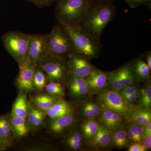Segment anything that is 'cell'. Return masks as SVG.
Returning a JSON list of instances; mask_svg holds the SVG:
<instances>
[{"label":"cell","instance_id":"21","mask_svg":"<svg viewBox=\"0 0 151 151\" xmlns=\"http://www.w3.org/2000/svg\"><path fill=\"white\" fill-rule=\"evenodd\" d=\"M61 98L63 97L47 93L40 94L32 97L31 102L39 109L46 113Z\"/></svg>","mask_w":151,"mask_h":151},{"label":"cell","instance_id":"33","mask_svg":"<svg viewBox=\"0 0 151 151\" xmlns=\"http://www.w3.org/2000/svg\"><path fill=\"white\" fill-rule=\"evenodd\" d=\"M125 1L132 9L144 5L151 8V0H125Z\"/></svg>","mask_w":151,"mask_h":151},{"label":"cell","instance_id":"32","mask_svg":"<svg viewBox=\"0 0 151 151\" xmlns=\"http://www.w3.org/2000/svg\"><path fill=\"white\" fill-rule=\"evenodd\" d=\"M125 126L137 137L141 143L144 137V127L131 122H127Z\"/></svg>","mask_w":151,"mask_h":151},{"label":"cell","instance_id":"5","mask_svg":"<svg viewBox=\"0 0 151 151\" xmlns=\"http://www.w3.org/2000/svg\"><path fill=\"white\" fill-rule=\"evenodd\" d=\"M63 26L72 39L76 52L85 55L90 60L99 56L103 48L100 40L95 39L79 26Z\"/></svg>","mask_w":151,"mask_h":151},{"label":"cell","instance_id":"4","mask_svg":"<svg viewBox=\"0 0 151 151\" xmlns=\"http://www.w3.org/2000/svg\"><path fill=\"white\" fill-rule=\"evenodd\" d=\"M30 35L20 32L11 31L2 37L5 48L17 63L19 68L29 63L28 45Z\"/></svg>","mask_w":151,"mask_h":151},{"label":"cell","instance_id":"22","mask_svg":"<svg viewBox=\"0 0 151 151\" xmlns=\"http://www.w3.org/2000/svg\"><path fill=\"white\" fill-rule=\"evenodd\" d=\"M29 106V103L28 101L26 95L22 92L19 94L14 103L12 114L26 119Z\"/></svg>","mask_w":151,"mask_h":151},{"label":"cell","instance_id":"35","mask_svg":"<svg viewBox=\"0 0 151 151\" xmlns=\"http://www.w3.org/2000/svg\"><path fill=\"white\" fill-rule=\"evenodd\" d=\"M139 88L138 84L127 86L121 89L120 91H119V92L122 95V97H124V96L133 94L135 91H137Z\"/></svg>","mask_w":151,"mask_h":151},{"label":"cell","instance_id":"29","mask_svg":"<svg viewBox=\"0 0 151 151\" xmlns=\"http://www.w3.org/2000/svg\"><path fill=\"white\" fill-rule=\"evenodd\" d=\"M46 76L43 70L39 66H37L34 73L33 83L34 89L42 92L47 84Z\"/></svg>","mask_w":151,"mask_h":151},{"label":"cell","instance_id":"27","mask_svg":"<svg viewBox=\"0 0 151 151\" xmlns=\"http://www.w3.org/2000/svg\"><path fill=\"white\" fill-rule=\"evenodd\" d=\"M143 88L140 89L137 101L139 109L150 110L151 108V84L150 79L146 81Z\"/></svg>","mask_w":151,"mask_h":151},{"label":"cell","instance_id":"10","mask_svg":"<svg viewBox=\"0 0 151 151\" xmlns=\"http://www.w3.org/2000/svg\"><path fill=\"white\" fill-rule=\"evenodd\" d=\"M67 62L70 72L85 79L96 68L88 57L77 52H74L68 58Z\"/></svg>","mask_w":151,"mask_h":151},{"label":"cell","instance_id":"31","mask_svg":"<svg viewBox=\"0 0 151 151\" xmlns=\"http://www.w3.org/2000/svg\"><path fill=\"white\" fill-rule=\"evenodd\" d=\"M44 89L47 93L58 97H63L65 96V89L62 84L55 81H48Z\"/></svg>","mask_w":151,"mask_h":151},{"label":"cell","instance_id":"36","mask_svg":"<svg viewBox=\"0 0 151 151\" xmlns=\"http://www.w3.org/2000/svg\"><path fill=\"white\" fill-rule=\"evenodd\" d=\"M39 8L45 7L51 5L56 0H25Z\"/></svg>","mask_w":151,"mask_h":151},{"label":"cell","instance_id":"40","mask_svg":"<svg viewBox=\"0 0 151 151\" xmlns=\"http://www.w3.org/2000/svg\"><path fill=\"white\" fill-rule=\"evenodd\" d=\"M144 58L147 65H148L150 70L151 71V51H147L143 54Z\"/></svg>","mask_w":151,"mask_h":151},{"label":"cell","instance_id":"38","mask_svg":"<svg viewBox=\"0 0 151 151\" xmlns=\"http://www.w3.org/2000/svg\"><path fill=\"white\" fill-rule=\"evenodd\" d=\"M124 129L127 132V136L132 144L135 143H141L140 141L137 137L126 126H124Z\"/></svg>","mask_w":151,"mask_h":151},{"label":"cell","instance_id":"14","mask_svg":"<svg viewBox=\"0 0 151 151\" xmlns=\"http://www.w3.org/2000/svg\"><path fill=\"white\" fill-rule=\"evenodd\" d=\"M97 122L111 131L124 127L129 121L124 116L109 109L103 108L100 116L96 119Z\"/></svg>","mask_w":151,"mask_h":151},{"label":"cell","instance_id":"30","mask_svg":"<svg viewBox=\"0 0 151 151\" xmlns=\"http://www.w3.org/2000/svg\"><path fill=\"white\" fill-rule=\"evenodd\" d=\"M129 122H134L145 127L151 122V109H140L138 110L132 116Z\"/></svg>","mask_w":151,"mask_h":151},{"label":"cell","instance_id":"7","mask_svg":"<svg viewBox=\"0 0 151 151\" xmlns=\"http://www.w3.org/2000/svg\"><path fill=\"white\" fill-rule=\"evenodd\" d=\"M46 76L47 81L66 84L70 70L67 59L57 57H46L38 65Z\"/></svg>","mask_w":151,"mask_h":151},{"label":"cell","instance_id":"25","mask_svg":"<svg viewBox=\"0 0 151 151\" xmlns=\"http://www.w3.org/2000/svg\"><path fill=\"white\" fill-rule=\"evenodd\" d=\"M131 63L137 73L139 81L146 82L150 79L151 70L143 58H137Z\"/></svg>","mask_w":151,"mask_h":151},{"label":"cell","instance_id":"16","mask_svg":"<svg viewBox=\"0 0 151 151\" xmlns=\"http://www.w3.org/2000/svg\"><path fill=\"white\" fill-rule=\"evenodd\" d=\"M30 63L19 68L20 71L17 78V83L19 89L23 92L28 93L34 89L33 78L35 68Z\"/></svg>","mask_w":151,"mask_h":151},{"label":"cell","instance_id":"1","mask_svg":"<svg viewBox=\"0 0 151 151\" xmlns=\"http://www.w3.org/2000/svg\"><path fill=\"white\" fill-rule=\"evenodd\" d=\"M116 13L113 2L94 0L79 24V27L97 40H100L104 29Z\"/></svg>","mask_w":151,"mask_h":151},{"label":"cell","instance_id":"24","mask_svg":"<svg viewBox=\"0 0 151 151\" xmlns=\"http://www.w3.org/2000/svg\"><path fill=\"white\" fill-rule=\"evenodd\" d=\"M99 123L96 119L84 120L80 125L83 138L87 144L96 134L98 129Z\"/></svg>","mask_w":151,"mask_h":151},{"label":"cell","instance_id":"41","mask_svg":"<svg viewBox=\"0 0 151 151\" xmlns=\"http://www.w3.org/2000/svg\"><path fill=\"white\" fill-rule=\"evenodd\" d=\"M151 134V122L146 125L144 128V137Z\"/></svg>","mask_w":151,"mask_h":151},{"label":"cell","instance_id":"15","mask_svg":"<svg viewBox=\"0 0 151 151\" xmlns=\"http://www.w3.org/2000/svg\"><path fill=\"white\" fill-rule=\"evenodd\" d=\"M78 110L80 116L83 120L97 119L102 112V108L97 99L89 97L83 101L78 102Z\"/></svg>","mask_w":151,"mask_h":151},{"label":"cell","instance_id":"8","mask_svg":"<svg viewBox=\"0 0 151 151\" xmlns=\"http://www.w3.org/2000/svg\"><path fill=\"white\" fill-rule=\"evenodd\" d=\"M137 75L131 62L110 72L108 84L105 89L119 91L126 86L138 84Z\"/></svg>","mask_w":151,"mask_h":151},{"label":"cell","instance_id":"37","mask_svg":"<svg viewBox=\"0 0 151 151\" xmlns=\"http://www.w3.org/2000/svg\"><path fill=\"white\" fill-rule=\"evenodd\" d=\"M129 151H146V149L141 143L132 144L128 147Z\"/></svg>","mask_w":151,"mask_h":151},{"label":"cell","instance_id":"3","mask_svg":"<svg viewBox=\"0 0 151 151\" xmlns=\"http://www.w3.org/2000/svg\"><path fill=\"white\" fill-rule=\"evenodd\" d=\"M47 55L67 59L75 52L72 39L62 25H55L47 35Z\"/></svg>","mask_w":151,"mask_h":151},{"label":"cell","instance_id":"34","mask_svg":"<svg viewBox=\"0 0 151 151\" xmlns=\"http://www.w3.org/2000/svg\"><path fill=\"white\" fill-rule=\"evenodd\" d=\"M140 89V88L137 89L133 94L123 97L124 100L127 103L131 104V105H137V101Z\"/></svg>","mask_w":151,"mask_h":151},{"label":"cell","instance_id":"28","mask_svg":"<svg viewBox=\"0 0 151 151\" xmlns=\"http://www.w3.org/2000/svg\"><path fill=\"white\" fill-rule=\"evenodd\" d=\"M13 132L12 130L9 117L0 116V137L10 146Z\"/></svg>","mask_w":151,"mask_h":151},{"label":"cell","instance_id":"17","mask_svg":"<svg viewBox=\"0 0 151 151\" xmlns=\"http://www.w3.org/2000/svg\"><path fill=\"white\" fill-rule=\"evenodd\" d=\"M110 74V72L102 71L96 68L86 79L92 95L105 89Z\"/></svg>","mask_w":151,"mask_h":151},{"label":"cell","instance_id":"11","mask_svg":"<svg viewBox=\"0 0 151 151\" xmlns=\"http://www.w3.org/2000/svg\"><path fill=\"white\" fill-rule=\"evenodd\" d=\"M66 84L70 97L77 102L86 100L92 95L86 79L70 71Z\"/></svg>","mask_w":151,"mask_h":151},{"label":"cell","instance_id":"18","mask_svg":"<svg viewBox=\"0 0 151 151\" xmlns=\"http://www.w3.org/2000/svg\"><path fill=\"white\" fill-rule=\"evenodd\" d=\"M76 110L74 105L61 98L46 112V114L50 119H52L67 115H76Z\"/></svg>","mask_w":151,"mask_h":151},{"label":"cell","instance_id":"19","mask_svg":"<svg viewBox=\"0 0 151 151\" xmlns=\"http://www.w3.org/2000/svg\"><path fill=\"white\" fill-rule=\"evenodd\" d=\"M46 116L45 113L31 102L29 103V109L26 118L29 129H38L43 124Z\"/></svg>","mask_w":151,"mask_h":151},{"label":"cell","instance_id":"39","mask_svg":"<svg viewBox=\"0 0 151 151\" xmlns=\"http://www.w3.org/2000/svg\"><path fill=\"white\" fill-rule=\"evenodd\" d=\"M142 144L146 151L150 150L151 149V134L145 136L142 139Z\"/></svg>","mask_w":151,"mask_h":151},{"label":"cell","instance_id":"20","mask_svg":"<svg viewBox=\"0 0 151 151\" xmlns=\"http://www.w3.org/2000/svg\"><path fill=\"white\" fill-rule=\"evenodd\" d=\"M64 141L68 147L72 150H82L87 147L80 128L74 129L66 135Z\"/></svg>","mask_w":151,"mask_h":151},{"label":"cell","instance_id":"23","mask_svg":"<svg viewBox=\"0 0 151 151\" xmlns=\"http://www.w3.org/2000/svg\"><path fill=\"white\" fill-rule=\"evenodd\" d=\"M112 134L111 147L124 149L132 145L124 127L115 129L112 131Z\"/></svg>","mask_w":151,"mask_h":151},{"label":"cell","instance_id":"26","mask_svg":"<svg viewBox=\"0 0 151 151\" xmlns=\"http://www.w3.org/2000/svg\"><path fill=\"white\" fill-rule=\"evenodd\" d=\"M9 119L14 134L19 137H24L27 134L29 129L26 119L12 114L9 117Z\"/></svg>","mask_w":151,"mask_h":151},{"label":"cell","instance_id":"2","mask_svg":"<svg viewBox=\"0 0 151 151\" xmlns=\"http://www.w3.org/2000/svg\"><path fill=\"white\" fill-rule=\"evenodd\" d=\"M94 0H58L55 17L58 23L69 27L79 26Z\"/></svg>","mask_w":151,"mask_h":151},{"label":"cell","instance_id":"9","mask_svg":"<svg viewBox=\"0 0 151 151\" xmlns=\"http://www.w3.org/2000/svg\"><path fill=\"white\" fill-rule=\"evenodd\" d=\"M47 35H30L29 40V61L36 67L47 55Z\"/></svg>","mask_w":151,"mask_h":151},{"label":"cell","instance_id":"42","mask_svg":"<svg viewBox=\"0 0 151 151\" xmlns=\"http://www.w3.org/2000/svg\"><path fill=\"white\" fill-rule=\"evenodd\" d=\"M8 144L0 137V151L5 150L6 148L9 147Z\"/></svg>","mask_w":151,"mask_h":151},{"label":"cell","instance_id":"13","mask_svg":"<svg viewBox=\"0 0 151 151\" xmlns=\"http://www.w3.org/2000/svg\"><path fill=\"white\" fill-rule=\"evenodd\" d=\"M112 137V131L99 123L97 132L87 143V148L94 150H106L111 147Z\"/></svg>","mask_w":151,"mask_h":151},{"label":"cell","instance_id":"6","mask_svg":"<svg viewBox=\"0 0 151 151\" xmlns=\"http://www.w3.org/2000/svg\"><path fill=\"white\" fill-rule=\"evenodd\" d=\"M96 94L102 108L122 114L129 122L135 112L139 110L137 105L127 103L118 91L104 89Z\"/></svg>","mask_w":151,"mask_h":151},{"label":"cell","instance_id":"43","mask_svg":"<svg viewBox=\"0 0 151 151\" xmlns=\"http://www.w3.org/2000/svg\"><path fill=\"white\" fill-rule=\"evenodd\" d=\"M95 1H100L106 2H112L113 0H95Z\"/></svg>","mask_w":151,"mask_h":151},{"label":"cell","instance_id":"12","mask_svg":"<svg viewBox=\"0 0 151 151\" xmlns=\"http://www.w3.org/2000/svg\"><path fill=\"white\" fill-rule=\"evenodd\" d=\"M76 115L58 117L50 119L48 122V130L51 134L55 136H62L73 130L77 122Z\"/></svg>","mask_w":151,"mask_h":151}]
</instances>
